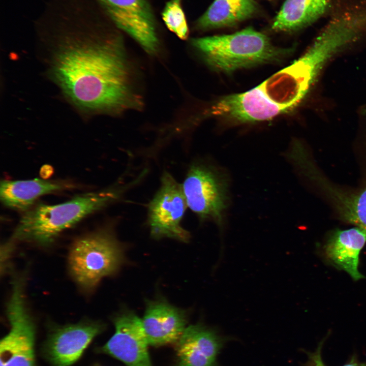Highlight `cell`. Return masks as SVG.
<instances>
[{
    "label": "cell",
    "mask_w": 366,
    "mask_h": 366,
    "mask_svg": "<svg viewBox=\"0 0 366 366\" xmlns=\"http://www.w3.org/2000/svg\"><path fill=\"white\" fill-rule=\"evenodd\" d=\"M52 74L64 93L85 110L118 112L140 106L117 37H71L60 44Z\"/></svg>",
    "instance_id": "6da1fadb"
},
{
    "label": "cell",
    "mask_w": 366,
    "mask_h": 366,
    "mask_svg": "<svg viewBox=\"0 0 366 366\" xmlns=\"http://www.w3.org/2000/svg\"><path fill=\"white\" fill-rule=\"evenodd\" d=\"M139 181L137 178L124 185L82 194L59 204H38L24 212L11 240L49 245L64 230L119 199Z\"/></svg>",
    "instance_id": "7a4b0ae2"
},
{
    "label": "cell",
    "mask_w": 366,
    "mask_h": 366,
    "mask_svg": "<svg viewBox=\"0 0 366 366\" xmlns=\"http://www.w3.org/2000/svg\"><path fill=\"white\" fill-rule=\"evenodd\" d=\"M347 44L344 37L324 27L302 56L259 86L270 100L289 110L306 95L327 59Z\"/></svg>",
    "instance_id": "3957f363"
},
{
    "label": "cell",
    "mask_w": 366,
    "mask_h": 366,
    "mask_svg": "<svg viewBox=\"0 0 366 366\" xmlns=\"http://www.w3.org/2000/svg\"><path fill=\"white\" fill-rule=\"evenodd\" d=\"M193 44L211 67L225 73L277 60L288 52L252 27L232 34L196 38Z\"/></svg>",
    "instance_id": "277c9868"
},
{
    "label": "cell",
    "mask_w": 366,
    "mask_h": 366,
    "mask_svg": "<svg viewBox=\"0 0 366 366\" xmlns=\"http://www.w3.org/2000/svg\"><path fill=\"white\" fill-rule=\"evenodd\" d=\"M124 259L121 245L109 228L77 238L68 256L71 276L85 289L95 287L105 277L119 268Z\"/></svg>",
    "instance_id": "5b68a950"
},
{
    "label": "cell",
    "mask_w": 366,
    "mask_h": 366,
    "mask_svg": "<svg viewBox=\"0 0 366 366\" xmlns=\"http://www.w3.org/2000/svg\"><path fill=\"white\" fill-rule=\"evenodd\" d=\"M7 305L11 328L1 341V366H34L35 326L24 297V280L15 277Z\"/></svg>",
    "instance_id": "8992f818"
},
{
    "label": "cell",
    "mask_w": 366,
    "mask_h": 366,
    "mask_svg": "<svg viewBox=\"0 0 366 366\" xmlns=\"http://www.w3.org/2000/svg\"><path fill=\"white\" fill-rule=\"evenodd\" d=\"M188 207L200 220L223 224L228 201L227 184L214 167L195 162L189 167L181 184Z\"/></svg>",
    "instance_id": "52a82bcc"
},
{
    "label": "cell",
    "mask_w": 366,
    "mask_h": 366,
    "mask_svg": "<svg viewBox=\"0 0 366 366\" xmlns=\"http://www.w3.org/2000/svg\"><path fill=\"white\" fill-rule=\"evenodd\" d=\"M187 207L181 184L164 171L160 186L147 207V222L151 237L188 242L190 233L181 225Z\"/></svg>",
    "instance_id": "ba28073f"
},
{
    "label": "cell",
    "mask_w": 366,
    "mask_h": 366,
    "mask_svg": "<svg viewBox=\"0 0 366 366\" xmlns=\"http://www.w3.org/2000/svg\"><path fill=\"white\" fill-rule=\"evenodd\" d=\"M113 321L115 332L102 348V351L127 366H151L142 319L134 312L125 310Z\"/></svg>",
    "instance_id": "9c48e42d"
},
{
    "label": "cell",
    "mask_w": 366,
    "mask_h": 366,
    "mask_svg": "<svg viewBox=\"0 0 366 366\" xmlns=\"http://www.w3.org/2000/svg\"><path fill=\"white\" fill-rule=\"evenodd\" d=\"M119 28L148 52H155L158 40L154 16L146 0H96Z\"/></svg>",
    "instance_id": "30bf717a"
},
{
    "label": "cell",
    "mask_w": 366,
    "mask_h": 366,
    "mask_svg": "<svg viewBox=\"0 0 366 366\" xmlns=\"http://www.w3.org/2000/svg\"><path fill=\"white\" fill-rule=\"evenodd\" d=\"M287 110L270 100L258 85L245 93L229 95L218 100L210 113L239 123L270 119Z\"/></svg>",
    "instance_id": "8fae6325"
},
{
    "label": "cell",
    "mask_w": 366,
    "mask_h": 366,
    "mask_svg": "<svg viewBox=\"0 0 366 366\" xmlns=\"http://www.w3.org/2000/svg\"><path fill=\"white\" fill-rule=\"evenodd\" d=\"M98 322H82L63 326L49 337L45 354L54 366H69L81 356L93 339L103 330Z\"/></svg>",
    "instance_id": "7c38bea8"
},
{
    "label": "cell",
    "mask_w": 366,
    "mask_h": 366,
    "mask_svg": "<svg viewBox=\"0 0 366 366\" xmlns=\"http://www.w3.org/2000/svg\"><path fill=\"white\" fill-rule=\"evenodd\" d=\"M224 341L200 323L186 327L176 343V366H219L217 357Z\"/></svg>",
    "instance_id": "4fadbf2b"
},
{
    "label": "cell",
    "mask_w": 366,
    "mask_h": 366,
    "mask_svg": "<svg viewBox=\"0 0 366 366\" xmlns=\"http://www.w3.org/2000/svg\"><path fill=\"white\" fill-rule=\"evenodd\" d=\"M149 345L176 343L187 324L186 313L166 301H147L142 319Z\"/></svg>",
    "instance_id": "5bb4252c"
},
{
    "label": "cell",
    "mask_w": 366,
    "mask_h": 366,
    "mask_svg": "<svg viewBox=\"0 0 366 366\" xmlns=\"http://www.w3.org/2000/svg\"><path fill=\"white\" fill-rule=\"evenodd\" d=\"M366 242V230L359 227L337 230L325 246L328 259L337 267L347 272L353 280L363 278L358 270L359 256Z\"/></svg>",
    "instance_id": "9a60e30c"
},
{
    "label": "cell",
    "mask_w": 366,
    "mask_h": 366,
    "mask_svg": "<svg viewBox=\"0 0 366 366\" xmlns=\"http://www.w3.org/2000/svg\"><path fill=\"white\" fill-rule=\"evenodd\" d=\"M331 0H286L272 20L271 28L292 32L304 28L329 12Z\"/></svg>",
    "instance_id": "2e32d148"
},
{
    "label": "cell",
    "mask_w": 366,
    "mask_h": 366,
    "mask_svg": "<svg viewBox=\"0 0 366 366\" xmlns=\"http://www.w3.org/2000/svg\"><path fill=\"white\" fill-rule=\"evenodd\" d=\"M72 187L60 181L34 179L4 180L1 183L0 197L3 203L12 209L25 212L33 207L41 196Z\"/></svg>",
    "instance_id": "e0dca14e"
},
{
    "label": "cell",
    "mask_w": 366,
    "mask_h": 366,
    "mask_svg": "<svg viewBox=\"0 0 366 366\" xmlns=\"http://www.w3.org/2000/svg\"><path fill=\"white\" fill-rule=\"evenodd\" d=\"M331 197L343 218L366 230V188L352 194L334 190Z\"/></svg>",
    "instance_id": "ac0fdd59"
},
{
    "label": "cell",
    "mask_w": 366,
    "mask_h": 366,
    "mask_svg": "<svg viewBox=\"0 0 366 366\" xmlns=\"http://www.w3.org/2000/svg\"><path fill=\"white\" fill-rule=\"evenodd\" d=\"M241 21L235 8L228 0H214L197 22L203 30L231 27Z\"/></svg>",
    "instance_id": "d6986e66"
},
{
    "label": "cell",
    "mask_w": 366,
    "mask_h": 366,
    "mask_svg": "<svg viewBox=\"0 0 366 366\" xmlns=\"http://www.w3.org/2000/svg\"><path fill=\"white\" fill-rule=\"evenodd\" d=\"M181 2V0L168 2L163 11L162 18L170 30L179 38L186 39L188 36L189 29Z\"/></svg>",
    "instance_id": "ffe728a7"
},
{
    "label": "cell",
    "mask_w": 366,
    "mask_h": 366,
    "mask_svg": "<svg viewBox=\"0 0 366 366\" xmlns=\"http://www.w3.org/2000/svg\"><path fill=\"white\" fill-rule=\"evenodd\" d=\"M324 340L321 341L314 352L306 351L308 359L304 366H326L322 359V351ZM342 366H366V361L359 360L356 354H353L350 358Z\"/></svg>",
    "instance_id": "44dd1931"
},
{
    "label": "cell",
    "mask_w": 366,
    "mask_h": 366,
    "mask_svg": "<svg viewBox=\"0 0 366 366\" xmlns=\"http://www.w3.org/2000/svg\"><path fill=\"white\" fill-rule=\"evenodd\" d=\"M235 8L242 21L254 16L258 10L255 0H228Z\"/></svg>",
    "instance_id": "7402d4cb"
}]
</instances>
